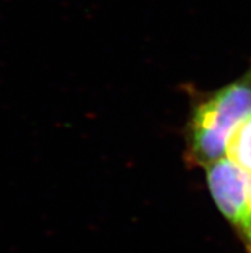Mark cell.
I'll return each instance as SVG.
<instances>
[{
	"label": "cell",
	"mask_w": 251,
	"mask_h": 253,
	"mask_svg": "<svg viewBox=\"0 0 251 253\" xmlns=\"http://www.w3.org/2000/svg\"><path fill=\"white\" fill-rule=\"evenodd\" d=\"M214 202L251 253V173L223 157L205 167Z\"/></svg>",
	"instance_id": "2"
},
{
	"label": "cell",
	"mask_w": 251,
	"mask_h": 253,
	"mask_svg": "<svg viewBox=\"0 0 251 253\" xmlns=\"http://www.w3.org/2000/svg\"><path fill=\"white\" fill-rule=\"evenodd\" d=\"M226 157L251 173V116L241 122L229 136Z\"/></svg>",
	"instance_id": "3"
},
{
	"label": "cell",
	"mask_w": 251,
	"mask_h": 253,
	"mask_svg": "<svg viewBox=\"0 0 251 253\" xmlns=\"http://www.w3.org/2000/svg\"><path fill=\"white\" fill-rule=\"evenodd\" d=\"M251 116V64L240 79L197 103L186 130V161L207 167L226 157L229 136Z\"/></svg>",
	"instance_id": "1"
}]
</instances>
